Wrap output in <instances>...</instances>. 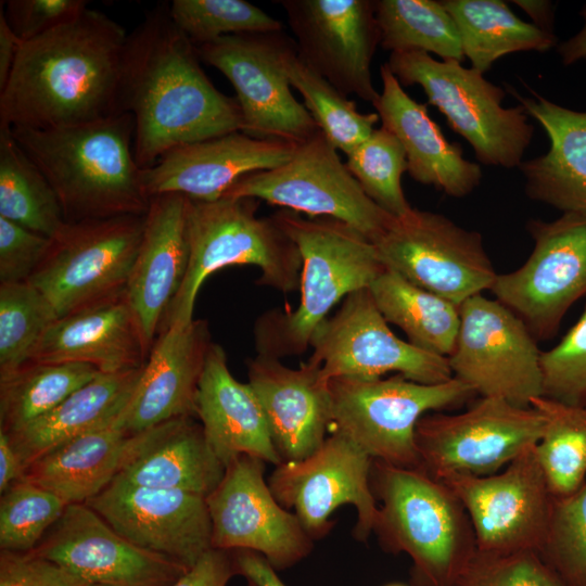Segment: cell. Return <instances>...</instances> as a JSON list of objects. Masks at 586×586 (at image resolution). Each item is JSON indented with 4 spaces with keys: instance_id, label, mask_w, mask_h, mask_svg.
Instances as JSON below:
<instances>
[{
    "instance_id": "obj_6",
    "label": "cell",
    "mask_w": 586,
    "mask_h": 586,
    "mask_svg": "<svg viewBox=\"0 0 586 586\" xmlns=\"http://www.w3.org/2000/svg\"><path fill=\"white\" fill-rule=\"evenodd\" d=\"M256 200L232 196L215 201L189 199L188 270L160 331L192 322L201 285L211 273L227 266L254 265L262 273L258 284L282 293L300 290V251L273 216H256Z\"/></svg>"
},
{
    "instance_id": "obj_48",
    "label": "cell",
    "mask_w": 586,
    "mask_h": 586,
    "mask_svg": "<svg viewBox=\"0 0 586 586\" xmlns=\"http://www.w3.org/2000/svg\"><path fill=\"white\" fill-rule=\"evenodd\" d=\"M0 3L9 26L23 42L47 34L88 9L85 0H8Z\"/></svg>"
},
{
    "instance_id": "obj_27",
    "label": "cell",
    "mask_w": 586,
    "mask_h": 586,
    "mask_svg": "<svg viewBox=\"0 0 586 586\" xmlns=\"http://www.w3.org/2000/svg\"><path fill=\"white\" fill-rule=\"evenodd\" d=\"M151 348L125 293L59 318L29 361L85 362L102 373H115L143 367Z\"/></svg>"
},
{
    "instance_id": "obj_41",
    "label": "cell",
    "mask_w": 586,
    "mask_h": 586,
    "mask_svg": "<svg viewBox=\"0 0 586 586\" xmlns=\"http://www.w3.org/2000/svg\"><path fill=\"white\" fill-rule=\"evenodd\" d=\"M58 319L51 303L31 283H0V377L28 362Z\"/></svg>"
},
{
    "instance_id": "obj_51",
    "label": "cell",
    "mask_w": 586,
    "mask_h": 586,
    "mask_svg": "<svg viewBox=\"0 0 586 586\" xmlns=\"http://www.w3.org/2000/svg\"><path fill=\"white\" fill-rule=\"evenodd\" d=\"M237 574L233 551L211 548L170 586H227Z\"/></svg>"
},
{
    "instance_id": "obj_11",
    "label": "cell",
    "mask_w": 586,
    "mask_h": 586,
    "mask_svg": "<svg viewBox=\"0 0 586 586\" xmlns=\"http://www.w3.org/2000/svg\"><path fill=\"white\" fill-rule=\"evenodd\" d=\"M534 247L518 269L498 273L489 291L517 315L535 340L553 337L569 309L586 298V214L530 219Z\"/></svg>"
},
{
    "instance_id": "obj_43",
    "label": "cell",
    "mask_w": 586,
    "mask_h": 586,
    "mask_svg": "<svg viewBox=\"0 0 586 586\" xmlns=\"http://www.w3.org/2000/svg\"><path fill=\"white\" fill-rule=\"evenodd\" d=\"M169 13L194 46L221 37L281 31L282 23L244 0H174Z\"/></svg>"
},
{
    "instance_id": "obj_46",
    "label": "cell",
    "mask_w": 586,
    "mask_h": 586,
    "mask_svg": "<svg viewBox=\"0 0 586 586\" xmlns=\"http://www.w3.org/2000/svg\"><path fill=\"white\" fill-rule=\"evenodd\" d=\"M456 586H568L536 551L486 553L475 551Z\"/></svg>"
},
{
    "instance_id": "obj_22",
    "label": "cell",
    "mask_w": 586,
    "mask_h": 586,
    "mask_svg": "<svg viewBox=\"0 0 586 586\" xmlns=\"http://www.w3.org/2000/svg\"><path fill=\"white\" fill-rule=\"evenodd\" d=\"M31 552L89 584L170 586L189 570L130 543L86 504L67 505Z\"/></svg>"
},
{
    "instance_id": "obj_12",
    "label": "cell",
    "mask_w": 586,
    "mask_h": 586,
    "mask_svg": "<svg viewBox=\"0 0 586 586\" xmlns=\"http://www.w3.org/2000/svg\"><path fill=\"white\" fill-rule=\"evenodd\" d=\"M374 245L387 269L457 306L491 290L498 275L477 231L434 212L412 207Z\"/></svg>"
},
{
    "instance_id": "obj_13",
    "label": "cell",
    "mask_w": 586,
    "mask_h": 586,
    "mask_svg": "<svg viewBox=\"0 0 586 586\" xmlns=\"http://www.w3.org/2000/svg\"><path fill=\"white\" fill-rule=\"evenodd\" d=\"M543 418L533 407L481 397L456 415L429 412L417 423L420 469L435 480L449 473L491 475L538 443Z\"/></svg>"
},
{
    "instance_id": "obj_37",
    "label": "cell",
    "mask_w": 586,
    "mask_h": 586,
    "mask_svg": "<svg viewBox=\"0 0 586 586\" xmlns=\"http://www.w3.org/2000/svg\"><path fill=\"white\" fill-rule=\"evenodd\" d=\"M0 217L50 239L65 224L54 190L8 127H0Z\"/></svg>"
},
{
    "instance_id": "obj_15",
    "label": "cell",
    "mask_w": 586,
    "mask_h": 586,
    "mask_svg": "<svg viewBox=\"0 0 586 586\" xmlns=\"http://www.w3.org/2000/svg\"><path fill=\"white\" fill-rule=\"evenodd\" d=\"M459 311L456 345L447 358L453 377L482 397L530 407L543 395L542 351L525 323L483 294L464 301Z\"/></svg>"
},
{
    "instance_id": "obj_5",
    "label": "cell",
    "mask_w": 586,
    "mask_h": 586,
    "mask_svg": "<svg viewBox=\"0 0 586 586\" xmlns=\"http://www.w3.org/2000/svg\"><path fill=\"white\" fill-rule=\"evenodd\" d=\"M370 485L381 501L373 527L381 546L407 553L415 586H456L476 551L474 531L459 498L421 469L372 460Z\"/></svg>"
},
{
    "instance_id": "obj_4",
    "label": "cell",
    "mask_w": 586,
    "mask_h": 586,
    "mask_svg": "<svg viewBox=\"0 0 586 586\" xmlns=\"http://www.w3.org/2000/svg\"><path fill=\"white\" fill-rule=\"evenodd\" d=\"M272 216L302 257L298 306L265 311L254 327L256 355L280 359L305 353L332 307L351 293L369 289L386 267L374 243L346 222L307 219L292 211Z\"/></svg>"
},
{
    "instance_id": "obj_30",
    "label": "cell",
    "mask_w": 586,
    "mask_h": 586,
    "mask_svg": "<svg viewBox=\"0 0 586 586\" xmlns=\"http://www.w3.org/2000/svg\"><path fill=\"white\" fill-rule=\"evenodd\" d=\"M507 87L550 141L547 153L519 166L526 195L563 213L586 214V112L563 107L535 91L533 98L523 97Z\"/></svg>"
},
{
    "instance_id": "obj_18",
    "label": "cell",
    "mask_w": 586,
    "mask_h": 586,
    "mask_svg": "<svg viewBox=\"0 0 586 586\" xmlns=\"http://www.w3.org/2000/svg\"><path fill=\"white\" fill-rule=\"evenodd\" d=\"M372 458L340 433H331L310 456L282 461L268 479L276 500L293 509L306 533L324 537L335 524L332 512L342 505L357 511L354 537L367 540L379 507L370 485Z\"/></svg>"
},
{
    "instance_id": "obj_59",
    "label": "cell",
    "mask_w": 586,
    "mask_h": 586,
    "mask_svg": "<svg viewBox=\"0 0 586 586\" xmlns=\"http://www.w3.org/2000/svg\"><path fill=\"white\" fill-rule=\"evenodd\" d=\"M247 586H255V585L251 582H247Z\"/></svg>"
},
{
    "instance_id": "obj_1",
    "label": "cell",
    "mask_w": 586,
    "mask_h": 586,
    "mask_svg": "<svg viewBox=\"0 0 586 586\" xmlns=\"http://www.w3.org/2000/svg\"><path fill=\"white\" fill-rule=\"evenodd\" d=\"M122 105L133 118V153L141 169L177 146L243 130L237 99L205 75L168 4L146 12L128 34Z\"/></svg>"
},
{
    "instance_id": "obj_38",
    "label": "cell",
    "mask_w": 586,
    "mask_h": 586,
    "mask_svg": "<svg viewBox=\"0 0 586 586\" xmlns=\"http://www.w3.org/2000/svg\"><path fill=\"white\" fill-rule=\"evenodd\" d=\"M530 406L544 422L535 451L549 492L555 498L569 496L586 479V402L564 403L537 396Z\"/></svg>"
},
{
    "instance_id": "obj_7",
    "label": "cell",
    "mask_w": 586,
    "mask_h": 586,
    "mask_svg": "<svg viewBox=\"0 0 586 586\" xmlns=\"http://www.w3.org/2000/svg\"><path fill=\"white\" fill-rule=\"evenodd\" d=\"M387 66L402 86L419 85L449 127L472 146L480 163L519 167L534 127L519 104L504 107L506 90L460 62L437 61L423 51L391 52Z\"/></svg>"
},
{
    "instance_id": "obj_17",
    "label": "cell",
    "mask_w": 586,
    "mask_h": 586,
    "mask_svg": "<svg viewBox=\"0 0 586 586\" xmlns=\"http://www.w3.org/2000/svg\"><path fill=\"white\" fill-rule=\"evenodd\" d=\"M535 446L525 449L499 474L449 473L438 480L464 506L477 551L512 553L532 550L539 553L553 497Z\"/></svg>"
},
{
    "instance_id": "obj_42",
    "label": "cell",
    "mask_w": 586,
    "mask_h": 586,
    "mask_svg": "<svg viewBox=\"0 0 586 586\" xmlns=\"http://www.w3.org/2000/svg\"><path fill=\"white\" fill-rule=\"evenodd\" d=\"M346 166L366 194L391 216L398 218L412 206L402 187L408 170L405 150L386 128L380 127L349 154Z\"/></svg>"
},
{
    "instance_id": "obj_39",
    "label": "cell",
    "mask_w": 586,
    "mask_h": 586,
    "mask_svg": "<svg viewBox=\"0 0 586 586\" xmlns=\"http://www.w3.org/2000/svg\"><path fill=\"white\" fill-rule=\"evenodd\" d=\"M374 5L384 50L423 51L442 61L464 60L457 26L441 1L378 0Z\"/></svg>"
},
{
    "instance_id": "obj_24",
    "label": "cell",
    "mask_w": 586,
    "mask_h": 586,
    "mask_svg": "<svg viewBox=\"0 0 586 586\" xmlns=\"http://www.w3.org/2000/svg\"><path fill=\"white\" fill-rule=\"evenodd\" d=\"M212 343L203 319L160 331L115 425L139 433L170 420L196 417L199 384Z\"/></svg>"
},
{
    "instance_id": "obj_32",
    "label": "cell",
    "mask_w": 586,
    "mask_h": 586,
    "mask_svg": "<svg viewBox=\"0 0 586 586\" xmlns=\"http://www.w3.org/2000/svg\"><path fill=\"white\" fill-rule=\"evenodd\" d=\"M226 466L194 418L156 425L140 451L117 475L148 487L190 492L207 497L221 482Z\"/></svg>"
},
{
    "instance_id": "obj_19",
    "label": "cell",
    "mask_w": 586,
    "mask_h": 586,
    "mask_svg": "<svg viewBox=\"0 0 586 586\" xmlns=\"http://www.w3.org/2000/svg\"><path fill=\"white\" fill-rule=\"evenodd\" d=\"M265 461L241 455L226 466L206 497L213 548L249 549L277 570L293 566L313 550L314 539L294 512L283 508L265 482Z\"/></svg>"
},
{
    "instance_id": "obj_49",
    "label": "cell",
    "mask_w": 586,
    "mask_h": 586,
    "mask_svg": "<svg viewBox=\"0 0 586 586\" xmlns=\"http://www.w3.org/2000/svg\"><path fill=\"white\" fill-rule=\"evenodd\" d=\"M50 243V238L0 217V283L28 281Z\"/></svg>"
},
{
    "instance_id": "obj_9",
    "label": "cell",
    "mask_w": 586,
    "mask_h": 586,
    "mask_svg": "<svg viewBox=\"0 0 586 586\" xmlns=\"http://www.w3.org/2000/svg\"><path fill=\"white\" fill-rule=\"evenodd\" d=\"M144 215L65 222L27 282L59 318L126 293Z\"/></svg>"
},
{
    "instance_id": "obj_36",
    "label": "cell",
    "mask_w": 586,
    "mask_h": 586,
    "mask_svg": "<svg viewBox=\"0 0 586 586\" xmlns=\"http://www.w3.org/2000/svg\"><path fill=\"white\" fill-rule=\"evenodd\" d=\"M100 371L85 362L28 361L0 377V430L11 434L51 411Z\"/></svg>"
},
{
    "instance_id": "obj_34",
    "label": "cell",
    "mask_w": 586,
    "mask_h": 586,
    "mask_svg": "<svg viewBox=\"0 0 586 586\" xmlns=\"http://www.w3.org/2000/svg\"><path fill=\"white\" fill-rule=\"evenodd\" d=\"M453 17L471 67L484 74L509 53L545 52L557 44L553 33L520 20L501 0H443Z\"/></svg>"
},
{
    "instance_id": "obj_2",
    "label": "cell",
    "mask_w": 586,
    "mask_h": 586,
    "mask_svg": "<svg viewBox=\"0 0 586 586\" xmlns=\"http://www.w3.org/2000/svg\"><path fill=\"white\" fill-rule=\"evenodd\" d=\"M127 38L116 21L88 8L23 42L0 90V127L55 129L125 113Z\"/></svg>"
},
{
    "instance_id": "obj_55",
    "label": "cell",
    "mask_w": 586,
    "mask_h": 586,
    "mask_svg": "<svg viewBox=\"0 0 586 586\" xmlns=\"http://www.w3.org/2000/svg\"><path fill=\"white\" fill-rule=\"evenodd\" d=\"M512 3L521 8L532 18L538 28L552 33L553 11L552 3L545 0H513Z\"/></svg>"
},
{
    "instance_id": "obj_10",
    "label": "cell",
    "mask_w": 586,
    "mask_h": 586,
    "mask_svg": "<svg viewBox=\"0 0 586 586\" xmlns=\"http://www.w3.org/2000/svg\"><path fill=\"white\" fill-rule=\"evenodd\" d=\"M224 196L254 198L313 217L341 220L375 243L395 217L374 203L319 130L284 164L239 179Z\"/></svg>"
},
{
    "instance_id": "obj_54",
    "label": "cell",
    "mask_w": 586,
    "mask_h": 586,
    "mask_svg": "<svg viewBox=\"0 0 586 586\" xmlns=\"http://www.w3.org/2000/svg\"><path fill=\"white\" fill-rule=\"evenodd\" d=\"M25 466L14 449L9 435L0 431V493L23 479Z\"/></svg>"
},
{
    "instance_id": "obj_35",
    "label": "cell",
    "mask_w": 586,
    "mask_h": 586,
    "mask_svg": "<svg viewBox=\"0 0 586 586\" xmlns=\"http://www.w3.org/2000/svg\"><path fill=\"white\" fill-rule=\"evenodd\" d=\"M369 290L385 320L403 330L409 343L446 358L451 355L460 327L459 306L387 268Z\"/></svg>"
},
{
    "instance_id": "obj_52",
    "label": "cell",
    "mask_w": 586,
    "mask_h": 586,
    "mask_svg": "<svg viewBox=\"0 0 586 586\" xmlns=\"http://www.w3.org/2000/svg\"><path fill=\"white\" fill-rule=\"evenodd\" d=\"M233 551L238 574L255 586H286L278 576L273 566L260 553L249 549Z\"/></svg>"
},
{
    "instance_id": "obj_57",
    "label": "cell",
    "mask_w": 586,
    "mask_h": 586,
    "mask_svg": "<svg viewBox=\"0 0 586 586\" xmlns=\"http://www.w3.org/2000/svg\"><path fill=\"white\" fill-rule=\"evenodd\" d=\"M385 586H406V585L400 584V583H392V584H388V585H385Z\"/></svg>"
},
{
    "instance_id": "obj_8",
    "label": "cell",
    "mask_w": 586,
    "mask_h": 586,
    "mask_svg": "<svg viewBox=\"0 0 586 586\" xmlns=\"http://www.w3.org/2000/svg\"><path fill=\"white\" fill-rule=\"evenodd\" d=\"M328 387L330 433L346 436L372 459L407 469H420L415 442L418 421L475 395L454 377L443 383L423 384L397 373L373 380L335 378L329 380Z\"/></svg>"
},
{
    "instance_id": "obj_21",
    "label": "cell",
    "mask_w": 586,
    "mask_h": 586,
    "mask_svg": "<svg viewBox=\"0 0 586 586\" xmlns=\"http://www.w3.org/2000/svg\"><path fill=\"white\" fill-rule=\"evenodd\" d=\"M86 505L130 543L187 569L213 548L205 496L136 485L116 476Z\"/></svg>"
},
{
    "instance_id": "obj_33",
    "label": "cell",
    "mask_w": 586,
    "mask_h": 586,
    "mask_svg": "<svg viewBox=\"0 0 586 586\" xmlns=\"http://www.w3.org/2000/svg\"><path fill=\"white\" fill-rule=\"evenodd\" d=\"M142 370L143 367L100 372L51 411L14 433H7L25 468L67 441L114 423L129 402Z\"/></svg>"
},
{
    "instance_id": "obj_29",
    "label": "cell",
    "mask_w": 586,
    "mask_h": 586,
    "mask_svg": "<svg viewBox=\"0 0 586 586\" xmlns=\"http://www.w3.org/2000/svg\"><path fill=\"white\" fill-rule=\"evenodd\" d=\"M196 418L205 437L227 466L241 455L279 466L260 403L249 383L231 374L224 348L212 343L196 396Z\"/></svg>"
},
{
    "instance_id": "obj_20",
    "label": "cell",
    "mask_w": 586,
    "mask_h": 586,
    "mask_svg": "<svg viewBox=\"0 0 586 586\" xmlns=\"http://www.w3.org/2000/svg\"><path fill=\"white\" fill-rule=\"evenodd\" d=\"M301 59L345 95L378 99L371 73L381 42L371 0H280Z\"/></svg>"
},
{
    "instance_id": "obj_44",
    "label": "cell",
    "mask_w": 586,
    "mask_h": 586,
    "mask_svg": "<svg viewBox=\"0 0 586 586\" xmlns=\"http://www.w3.org/2000/svg\"><path fill=\"white\" fill-rule=\"evenodd\" d=\"M66 504L53 493L22 479L1 493L0 549L28 552L63 514Z\"/></svg>"
},
{
    "instance_id": "obj_23",
    "label": "cell",
    "mask_w": 586,
    "mask_h": 586,
    "mask_svg": "<svg viewBox=\"0 0 586 586\" xmlns=\"http://www.w3.org/2000/svg\"><path fill=\"white\" fill-rule=\"evenodd\" d=\"M296 145L243 131L192 142L168 151L153 166L142 169V187L149 199L180 193L192 200L215 201L243 176L286 163Z\"/></svg>"
},
{
    "instance_id": "obj_56",
    "label": "cell",
    "mask_w": 586,
    "mask_h": 586,
    "mask_svg": "<svg viewBox=\"0 0 586 586\" xmlns=\"http://www.w3.org/2000/svg\"><path fill=\"white\" fill-rule=\"evenodd\" d=\"M581 15L585 21L582 29L575 36L558 46V52L565 66L586 59V5L582 9Z\"/></svg>"
},
{
    "instance_id": "obj_14",
    "label": "cell",
    "mask_w": 586,
    "mask_h": 586,
    "mask_svg": "<svg viewBox=\"0 0 586 586\" xmlns=\"http://www.w3.org/2000/svg\"><path fill=\"white\" fill-rule=\"evenodd\" d=\"M283 30L230 35L195 46L201 61L233 86L243 116V132L258 139L300 144L319 128L292 93L283 65L291 42Z\"/></svg>"
},
{
    "instance_id": "obj_16",
    "label": "cell",
    "mask_w": 586,
    "mask_h": 586,
    "mask_svg": "<svg viewBox=\"0 0 586 586\" xmlns=\"http://www.w3.org/2000/svg\"><path fill=\"white\" fill-rule=\"evenodd\" d=\"M310 347L308 360L320 366L327 382L335 378L373 380L387 372L423 384L453 378L446 357L396 336L369 289L347 295L336 314L317 328Z\"/></svg>"
},
{
    "instance_id": "obj_53",
    "label": "cell",
    "mask_w": 586,
    "mask_h": 586,
    "mask_svg": "<svg viewBox=\"0 0 586 586\" xmlns=\"http://www.w3.org/2000/svg\"><path fill=\"white\" fill-rule=\"evenodd\" d=\"M23 41L9 26L0 3V90L4 88Z\"/></svg>"
},
{
    "instance_id": "obj_25",
    "label": "cell",
    "mask_w": 586,
    "mask_h": 586,
    "mask_svg": "<svg viewBox=\"0 0 586 586\" xmlns=\"http://www.w3.org/2000/svg\"><path fill=\"white\" fill-rule=\"evenodd\" d=\"M247 377L282 461L315 453L331 422L330 393L320 366L308 360L292 369L280 359L256 355L247 361Z\"/></svg>"
},
{
    "instance_id": "obj_45",
    "label": "cell",
    "mask_w": 586,
    "mask_h": 586,
    "mask_svg": "<svg viewBox=\"0 0 586 586\" xmlns=\"http://www.w3.org/2000/svg\"><path fill=\"white\" fill-rule=\"evenodd\" d=\"M539 555L568 586H586V480L573 494L552 498Z\"/></svg>"
},
{
    "instance_id": "obj_28",
    "label": "cell",
    "mask_w": 586,
    "mask_h": 586,
    "mask_svg": "<svg viewBox=\"0 0 586 586\" xmlns=\"http://www.w3.org/2000/svg\"><path fill=\"white\" fill-rule=\"evenodd\" d=\"M382 92L373 102L382 127L402 143L411 178L453 198L470 194L481 182L479 164L463 157L430 117L426 106L409 97L387 64L380 67Z\"/></svg>"
},
{
    "instance_id": "obj_26",
    "label": "cell",
    "mask_w": 586,
    "mask_h": 586,
    "mask_svg": "<svg viewBox=\"0 0 586 586\" xmlns=\"http://www.w3.org/2000/svg\"><path fill=\"white\" fill-rule=\"evenodd\" d=\"M188 204L189 198L180 193L158 194L150 198L144 214L126 296L152 346L188 270Z\"/></svg>"
},
{
    "instance_id": "obj_58",
    "label": "cell",
    "mask_w": 586,
    "mask_h": 586,
    "mask_svg": "<svg viewBox=\"0 0 586 586\" xmlns=\"http://www.w3.org/2000/svg\"><path fill=\"white\" fill-rule=\"evenodd\" d=\"M86 586H111V585H104V584H87Z\"/></svg>"
},
{
    "instance_id": "obj_50",
    "label": "cell",
    "mask_w": 586,
    "mask_h": 586,
    "mask_svg": "<svg viewBox=\"0 0 586 586\" xmlns=\"http://www.w3.org/2000/svg\"><path fill=\"white\" fill-rule=\"evenodd\" d=\"M61 564L31 551L0 552V586H86Z\"/></svg>"
},
{
    "instance_id": "obj_3",
    "label": "cell",
    "mask_w": 586,
    "mask_h": 586,
    "mask_svg": "<svg viewBox=\"0 0 586 586\" xmlns=\"http://www.w3.org/2000/svg\"><path fill=\"white\" fill-rule=\"evenodd\" d=\"M10 129L54 190L65 222L146 213L130 113L55 129Z\"/></svg>"
},
{
    "instance_id": "obj_47",
    "label": "cell",
    "mask_w": 586,
    "mask_h": 586,
    "mask_svg": "<svg viewBox=\"0 0 586 586\" xmlns=\"http://www.w3.org/2000/svg\"><path fill=\"white\" fill-rule=\"evenodd\" d=\"M543 395L564 403L586 402V306L561 341L540 353Z\"/></svg>"
},
{
    "instance_id": "obj_40",
    "label": "cell",
    "mask_w": 586,
    "mask_h": 586,
    "mask_svg": "<svg viewBox=\"0 0 586 586\" xmlns=\"http://www.w3.org/2000/svg\"><path fill=\"white\" fill-rule=\"evenodd\" d=\"M283 65L291 87L302 94L304 105L319 130L336 150L349 154L375 129L379 115L359 112L355 101L301 59L293 41L284 51Z\"/></svg>"
},
{
    "instance_id": "obj_31",
    "label": "cell",
    "mask_w": 586,
    "mask_h": 586,
    "mask_svg": "<svg viewBox=\"0 0 586 586\" xmlns=\"http://www.w3.org/2000/svg\"><path fill=\"white\" fill-rule=\"evenodd\" d=\"M154 428L139 433H127L115 423L98 428L30 462L23 479L53 493L66 505L86 504L122 472Z\"/></svg>"
}]
</instances>
